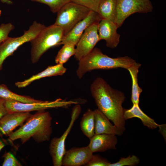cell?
<instances>
[{"instance_id":"obj_3","label":"cell","mask_w":166,"mask_h":166,"mask_svg":"<svg viewBox=\"0 0 166 166\" xmlns=\"http://www.w3.org/2000/svg\"><path fill=\"white\" fill-rule=\"evenodd\" d=\"M78 61L76 74L81 79L87 73L95 69H108L118 68L127 69L136 61L128 56L112 58L94 48Z\"/></svg>"},{"instance_id":"obj_10","label":"cell","mask_w":166,"mask_h":166,"mask_svg":"<svg viewBox=\"0 0 166 166\" xmlns=\"http://www.w3.org/2000/svg\"><path fill=\"white\" fill-rule=\"evenodd\" d=\"M98 24H93L87 28L76 45L74 56L77 61H79L90 52L100 41Z\"/></svg>"},{"instance_id":"obj_2","label":"cell","mask_w":166,"mask_h":166,"mask_svg":"<svg viewBox=\"0 0 166 166\" xmlns=\"http://www.w3.org/2000/svg\"><path fill=\"white\" fill-rule=\"evenodd\" d=\"M52 117L49 112L45 110L38 111L8 136V140L13 141L19 139L22 144L31 138L38 143L49 141L52 132Z\"/></svg>"},{"instance_id":"obj_8","label":"cell","mask_w":166,"mask_h":166,"mask_svg":"<svg viewBox=\"0 0 166 166\" xmlns=\"http://www.w3.org/2000/svg\"><path fill=\"white\" fill-rule=\"evenodd\" d=\"M81 111L80 104H76L72 109L70 121L66 129L61 137H54L50 141L49 152L54 166H62V159L66 151L65 146L66 139Z\"/></svg>"},{"instance_id":"obj_13","label":"cell","mask_w":166,"mask_h":166,"mask_svg":"<svg viewBox=\"0 0 166 166\" xmlns=\"http://www.w3.org/2000/svg\"><path fill=\"white\" fill-rule=\"evenodd\" d=\"M93 155L88 146L73 147L66 150L62 160L64 166H85Z\"/></svg>"},{"instance_id":"obj_32","label":"cell","mask_w":166,"mask_h":166,"mask_svg":"<svg viewBox=\"0 0 166 166\" xmlns=\"http://www.w3.org/2000/svg\"><path fill=\"white\" fill-rule=\"evenodd\" d=\"M5 144L0 138V152L5 147Z\"/></svg>"},{"instance_id":"obj_24","label":"cell","mask_w":166,"mask_h":166,"mask_svg":"<svg viewBox=\"0 0 166 166\" xmlns=\"http://www.w3.org/2000/svg\"><path fill=\"white\" fill-rule=\"evenodd\" d=\"M48 6L52 12L56 13L65 5L71 2V0H31Z\"/></svg>"},{"instance_id":"obj_7","label":"cell","mask_w":166,"mask_h":166,"mask_svg":"<svg viewBox=\"0 0 166 166\" xmlns=\"http://www.w3.org/2000/svg\"><path fill=\"white\" fill-rule=\"evenodd\" d=\"M79 104L77 100L67 101L58 98L53 101H42L41 102L26 103L10 100L5 101V105L7 113L39 111L58 108H67L73 104Z\"/></svg>"},{"instance_id":"obj_18","label":"cell","mask_w":166,"mask_h":166,"mask_svg":"<svg viewBox=\"0 0 166 166\" xmlns=\"http://www.w3.org/2000/svg\"><path fill=\"white\" fill-rule=\"evenodd\" d=\"M134 117L139 118L143 125L150 129L156 128L160 126L154 120L143 112L139 107V104H133L130 109L124 110V118L125 121Z\"/></svg>"},{"instance_id":"obj_4","label":"cell","mask_w":166,"mask_h":166,"mask_svg":"<svg viewBox=\"0 0 166 166\" xmlns=\"http://www.w3.org/2000/svg\"><path fill=\"white\" fill-rule=\"evenodd\" d=\"M64 37L62 29L53 24L45 27L30 42L31 59L32 63L37 62L42 55L51 47L61 45Z\"/></svg>"},{"instance_id":"obj_27","label":"cell","mask_w":166,"mask_h":166,"mask_svg":"<svg viewBox=\"0 0 166 166\" xmlns=\"http://www.w3.org/2000/svg\"><path fill=\"white\" fill-rule=\"evenodd\" d=\"M111 163L98 154L93 155L86 166H109Z\"/></svg>"},{"instance_id":"obj_31","label":"cell","mask_w":166,"mask_h":166,"mask_svg":"<svg viewBox=\"0 0 166 166\" xmlns=\"http://www.w3.org/2000/svg\"><path fill=\"white\" fill-rule=\"evenodd\" d=\"M0 1L3 3L9 5L13 3V2L11 0H0Z\"/></svg>"},{"instance_id":"obj_17","label":"cell","mask_w":166,"mask_h":166,"mask_svg":"<svg viewBox=\"0 0 166 166\" xmlns=\"http://www.w3.org/2000/svg\"><path fill=\"white\" fill-rule=\"evenodd\" d=\"M67 69L63 64H57L55 65L49 66L41 72L30 77L22 81L15 83V85L19 88L25 87L33 81L47 77L61 76L66 71Z\"/></svg>"},{"instance_id":"obj_20","label":"cell","mask_w":166,"mask_h":166,"mask_svg":"<svg viewBox=\"0 0 166 166\" xmlns=\"http://www.w3.org/2000/svg\"><path fill=\"white\" fill-rule=\"evenodd\" d=\"M141 64L136 62L127 69L129 71L132 80L131 100L133 104H139L140 94L143 91L138 85V74Z\"/></svg>"},{"instance_id":"obj_29","label":"cell","mask_w":166,"mask_h":166,"mask_svg":"<svg viewBox=\"0 0 166 166\" xmlns=\"http://www.w3.org/2000/svg\"><path fill=\"white\" fill-rule=\"evenodd\" d=\"M2 166H21V163L10 152H5L3 155Z\"/></svg>"},{"instance_id":"obj_9","label":"cell","mask_w":166,"mask_h":166,"mask_svg":"<svg viewBox=\"0 0 166 166\" xmlns=\"http://www.w3.org/2000/svg\"><path fill=\"white\" fill-rule=\"evenodd\" d=\"M153 10L150 0H117L116 24L119 28L130 15L136 13L146 14Z\"/></svg>"},{"instance_id":"obj_22","label":"cell","mask_w":166,"mask_h":166,"mask_svg":"<svg viewBox=\"0 0 166 166\" xmlns=\"http://www.w3.org/2000/svg\"><path fill=\"white\" fill-rule=\"evenodd\" d=\"M0 97L6 100H12L26 103H38L43 101L16 94L10 91L4 84L0 85Z\"/></svg>"},{"instance_id":"obj_16","label":"cell","mask_w":166,"mask_h":166,"mask_svg":"<svg viewBox=\"0 0 166 166\" xmlns=\"http://www.w3.org/2000/svg\"><path fill=\"white\" fill-rule=\"evenodd\" d=\"M94 115L95 134H107L121 136L123 132L115 125L98 109L93 110Z\"/></svg>"},{"instance_id":"obj_6","label":"cell","mask_w":166,"mask_h":166,"mask_svg":"<svg viewBox=\"0 0 166 166\" xmlns=\"http://www.w3.org/2000/svg\"><path fill=\"white\" fill-rule=\"evenodd\" d=\"M44 24L34 22L29 29L25 31L23 34L17 37H10L0 45V70L5 60L24 43L30 42L45 27Z\"/></svg>"},{"instance_id":"obj_25","label":"cell","mask_w":166,"mask_h":166,"mask_svg":"<svg viewBox=\"0 0 166 166\" xmlns=\"http://www.w3.org/2000/svg\"><path fill=\"white\" fill-rule=\"evenodd\" d=\"M140 159L135 155H129L127 157H121L118 161L111 163L109 166H135L140 162Z\"/></svg>"},{"instance_id":"obj_19","label":"cell","mask_w":166,"mask_h":166,"mask_svg":"<svg viewBox=\"0 0 166 166\" xmlns=\"http://www.w3.org/2000/svg\"><path fill=\"white\" fill-rule=\"evenodd\" d=\"M117 0H101L97 13L102 19L116 23L117 18Z\"/></svg>"},{"instance_id":"obj_21","label":"cell","mask_w":166,"mask_h":166,"mask_svg":"<svg viewBox=\"0 0 166 166\" xmlns=\"http://www.w3.org/2000/svg\"><path fill=\"white\" fill-rule=\"evenodd\" d=\"M94 125L93 110L88 109L81 117L80 127L83 133L89 139L95 134Z\"/></svg>"},{"instance_id":"obj_11","label":"cell","mask_w":166,"mask_h":166,"mask_svg":"<svg viewBox=\"0 0 166 166\" xmlns=\"http://www.w3.org/2000/svg\"><path fill=\"white\" fill-rule=\"evenodd\" d=\"M101 19L97 12L91 10L85 18L77 23L63 37L61 45L68 43L76 46L85 30L91 25L98 23Z\"/></svg>"},{"instance_id":"obj_12","label":"cell","mask_w":166,"mask_h":166,"mask_svg":"<svg viewBox=\"0 0 166 166\" xmlns=\"http://www.w3.org/2000/svg\"><path fill=\"white\" fill-rule=\"evenodd\" d=\"M32 114L29 112L7 113L0 119V137L9 136L21 126Z\"/></svg>"},{"instance_id":"obj_5","label":"cell","mask_w":166,"mask_h":166,"mask_svg":"<svg viewBox=\"0 0 166 166\" xmlns=\"http://www.w3.org/2000/svg\"><path fill=\"white\" fill-rule=\"evenodd\" d=\"M91 10L70 2L65 5L57 12L54 24L62 29L64 37L77 23L85 18Z\"/></svg>"},{"instance_id":"obj_14","label":"cell","mask_w":166,"mask_h":166,"mask_svg":"<svg viewBox=\"0 0 166 166\" xmlns=\"http://www.w3.org/2000/svg\"><path fill=\"white\" fill-rule=\"evenodd\" d=\"M118 27L116 23L102 19L98 24L100 41L104 40L106 46L111 48L117 47L120 42V35L117 32Z\"/></svg>"},{"instance_id":"obj_30","label":"cell","mask_w":166,"mask_h":166,"mask_svg":"<svg viewBox=\"0 0 166 166\" xmlns=\"http://www.w3.org/2000/svg\"><path fill=\"white\" fill-rule=\"evenodd\" d=\"M6 100L0 97V119L7 113L5 103Z\"/></svg>"},{"instance_id":"obj_23","label":"cell","mask_w":166,"mask_h":166,"mask_svg":"<svg viewBox=\"0 0 166 166\" xmlns=\"http://www.w3.org/2000/svg\"><path fill=\"white\" fill-rule=\"evenodd\" d=\"M63 45L55 57V62L56 64L63 65L75 54V45L68 43Z\"/></svg>"},{"instance_id":"obj_26","label":"cell","mask_w":166,"mask_h":166,"mask_svg":"<svg viewBox=\"0 0 166 166\" xmlns=\"http://www.w3.org/2000/svg\"><path fill=\"white\" fill-rule=\"evenodd\" d=\"M101 1V0H71V2L97 12L99 5Z\"/></svg>"},{"instance_id":"obj_15","label":"cell","mask_w":166,"mask_h":166,"mask_svg":"<svg viewBox=\"0 0 166 166\" xmlns=\"http://www.w3.org/2000/svg\"><path fill=\"white\" fill-rule=\"evenodd\" d=\"M89 140L87 146L93 153L115 149L118 141L116 135L107 134H95Z\"/></svg>"},{"instance_id":"obj_1","label":"cell","mask_w":166,"mask_h":166,"mask_svg":"<svg viewBox=\"0 0 166 166\" xmlns=\"http://www.w3.org/2000/svg\"><path fill=\"white\" fill-rule=\"evenodd\" d=\"M90 91L98 109L124 132L126 129L125 109L122 107L126 99L124 93L112 88L101 77L96 78L91 83Z\"/></svg>"},{"instance_id":"obj_28","label":"cell","mask_w":166,"mask_h":166,"mask_svg":"<svg viewBox=\"0 0 166 166\" xmlns=\"http://www.w3.org/2000/svg\"><path fill=\"white\" fill-rule=\"evenodd\" d=\"M14 28L12 23H2L0 26V45L9 37L10 33Z\"/></svg>"}]
</instances>
